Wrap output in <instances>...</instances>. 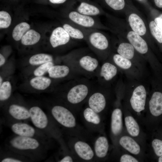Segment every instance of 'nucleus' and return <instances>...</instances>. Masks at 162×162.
<instances>
[{
	"instance_id": "nucleus-1",
	"label": "nucleus",
	"mask_w": 162,
	"mask_h": 162,
	"mask_svg": "<svg viewBox=\"0 0 162 162\" xmlns=\"http://www.w3.org/2000/svg\"><path fill=\"white\" fill-rule=\"evenodd\" d=\"M6 146L7 150L25 156L32 161L44 159L50 145L35 138L16 135L8 140Z\"/></svg>"
},
{
	"instance_id": "nucleus-2",
	"label": "nucleus",
	"mask_w": 162,
	"mask_h": 162,
	"mask_svg": "<svg viewBox=\"0 0 162 162\" xmlns=\"http://www.w3.org/2000/svg\"><path fill=\"white\" fill-rule=\"evenodd\" d=\"M29 110L30 120L35 128L50 138L57 140L62 147L64 146L61 131L50 115H47L38 106L29 107Z\"/></svg>"
},
{
	"instance_id": "nucleus-3",
	"label": "nucleus",
	"mask_w": 162,
	"mask_h": 162,
	"mask_svg": "<svg viewBox=\"0 0 162 162\" xmlns=\"http://www.w3.org/2000/svg\"><path fill=\"white\" fill-rule=\"evenodd\" d=\"M99 59L83 50H76L70 55L69 65L77 74L89 77L97 76L100 66Z\"/></svg>"
},
{
	"instance_id": "nucleus-4",
	"label": "nucleus",
	"mask_w": 162,
	"mask_h": 162,
	"mask_svg": "<svg viewBox=\"0 0 162 162\" xmlns=\"http://www.w3.org/2000/svg\"><path fill=\"white\" fill-rule=\"evenodd\" d=\"M162 124V92L154 91L148 98L143 127L150 133Z\"/></svg>"
},
{
	"instance_id": "nucleus-5",
	"label": "nucleus",
	"mask_w": 162,
	"mask_h": 162,
	"mask_svg": "<svg viewBox=\"0 0 162 162\" xmlns=\"http://www.w3.org/2000/svg\"><path fill=\"white\" fill-rule=\"evenodd\" d=\"M148 98L145 86L141 84L138 85L126 97V105L124 107L136 119L142 127Z\"/></svg>"
},
{
	"instance_id": "nucleus-6",
	"label": "nucleus",
	"mask_w": 162,
	"mask_h": 162,
	"mask_svg": "<svg viewBox=\"0 0 162 162\" xmlns=\"http://www.w3.org/2000/svg\"><path fill=\"white\" fill-rule=\"evenodd\" d=\"M50 113L58 127H61L68 133L71 134L80 128L73 111L66 104H53L50 108Z\"/></svg>"
},
{
	"instance_id": "nucleus-7",
	"label": "nucleus",
	"mask_w": 162,
	"mask_h": 162,
	"mask_svg": "<svg viewBox=\"0 0 162 162\" xmlns=\"http://www.w3.org/2000/svg\"><path fill=\"white\" fill-rule=\"evenodd\" d=\"M93 88L87 81H74L64 95L65 104L73 110L77 108L86 101Z\"/></svg>"
},
{
	"instance_id": "nucleus-8",
	"label": "nucleus",
	"mask_w": 162,
	"mask_h": 162,
	"mask_svg": "<svg viewBox=\"0 0 162 162\" xmlns=\"http://www.w3.org/2000/svg\"><path fill=\"white\" fill-rule=\"evenodd\" d=\"M100 30L87 28L85 41L98 59L104 60L110 54V44L106 35Z\"/></svg>"
},
{
	"instance_id": "nucleus-9",
	"label": "nucleus",
	"mask_w": 162,
	"mask_h": 162,
	"mask_svg": "<svg viewBox=\"0 0 162 162\" xmlns=\"http://www.w3.org/2000/svg\"><path fill=\"white\" fill-rule=\"evenodd\" d=\"M6 122L15 135L35 138L50 146L51 138L27 123L21 122Z\"/></svg>"
},
{
	"instance_id": "nucleus-10",
	"label": "nucleus",
	"mask_w": 162,
	"mask_h": 162,
	"mask_svg": "<svg viewBox=\"0 0 162 162\" xmlns=\"http://www.w3.org/2000/svg\"><path fill=\"white\" fill-rule=\"evenodd\" d=\"M125 131L130 136L138 141L146 149V134L140 123L126 109L123 110Z\"/></svg>"
},
{
	"instance_id": "nucleus-11",
	"label": "nucleus",
	"mask_w": 162,
	"mask_h": 162,
	"mask_svg": "<svg viewBox=\"0 0 162 162\" xmlns=\"http://www.w3.org/2000/svg\"><path fill=\"white\" fill-rule=\"evenodd\" d=\"M70 22L82 27L99 30H110L104 25L97 16H90L70 10L68 14Z\"/></svg>"
},
{
	"instance_id": "nucleus-12",
	"label": "nucleus",
	"mask_w": 162,
	"mask_h": 162,
	"mask_svg": "<svg viewBox=\"0 0 162 162\" xmlns=\"http://www.w3.org/2000/svg\"><path fill=\"white\" fill-rule=\"evenodd\" d=\"M125 130L118 138L116 146L142 161L146 150L136 140L129 135Z\"/></svg>"
},
{
	"instance_id": "nucleus-13",
	"label": "nucleus",
	"mask_w": 162,
	"mask_h": 162,
	"mask_svg": "<svg viewBox=\"0 0 162 162\" xmlns=\"http://www.w3.org/2000/svg\"><path fill=\"white\" fill-rule=\"evenodd\" d=\"M4 114L6 122H25L30 120L29 108L19 103L8 104L5 107Z\"/></svg>"
},
{
	"instance_id": "nucleus-14",
	"label": "nucleus",
	"mask_w": 162,
	"mask_h": 162,
	"mask_svg": "<svg viewBox=\"0 0 162 162\" xmlns=\"http://www.w3.org/2000/svg\"><path fill=\"white\" fill-rule=\"evenodd\" d=\"M86 101L87 106L102 117L107 110L109 105L107 95L98 89L93 88Z\"/></svg>"
},
{
	"instance_id": "nucleus-15",
	"label": "nucleus",
	"mask_w": 162,
	"mask_h": 162,
	"mask_svg": "<svg viewBox=\"0 0 162 162\" xmlns=\"http://www.w3.org/2000/svg\"><path fill=\"white\" fill-rule=\"evenodd\" d=\"M128 21L130 28L145 40L149 39V33L146 24L139 14L131 10L128 12Z\"/></svg>"
},
{
	"instance_id": "nucleus-16",
	"label": "nucleus",
	"mask_w": 162,
	"mask_h": 162,
	"mask_svg": "<svg viewBox=\"0 0 162 162\" xmlns=\"http://www.w3.org/2000/svg\"><path fill=\"white\" fill-rule=\"evenodd\" d=\"M83 120L88 128L92 130L102 132L103 123L102 117L87 106L82 111Z\"/></svg>"
},
{
	"instance_id": "nucleus-17",
	"label": "nucleus",
	"mask_w": 162,
	"mask_h": 162,
	"mask_svg": "<svg viewBox=\"0 0 162 162\" xmlns=\"http://www.w3.org/2000/svg\"><path fill=\"white\" fill-rule=\"evenodd\" d=\"M123 111L120 108L116 107L113 110L111 114L110 131L115 145L118 138L124 130L123 126Z\"/></svg>"
},
{
	"instance_id": "nucleus-18",
	"label": "nucleus",
	"mask_w": 162,
	"mask_h": 162,
	"mask_svg": "<svg viewBox=\"0 0 162 162\" xmlns=\"http://www.w3.org/2000/svg\"><path fill=\"white\" fill-rule=\"evenodd\" d=\"M127 30L124 31L126 32L124 34L125 37L136 51L144 56H147L148 54L149 47L146 40L130 28V30Z\"/></svg>"
},
{
	"instance_id": "nucleus-19",
	"label": "nucleus",
	"mask_w": 162,
	"mask_h": 162,
	"mask_svg": "<svg viewBox=\"0 0 162 162\" xmlns=\"http://www.w3.org/2000/svg\"><path fill=\"white\" fill-rule=\"evenodd\" d=\"M72 146L76 155L82 160L91 161L95 158L94 149L86 142L77 140L74 142Z\"/></svg>"
},
{
	"instance_id": "nucleus-20",
	"label": "nucleus",
	"mask_w": 162,
	"mask_h": 162,
	"mask_svg": "<svg viewBox=\"0 0 162 162\" xmlns=\"http://www.w3.org/2000/svg\"><path fill=\"white\" fill-rule=\"evenodd\" d=\"M72 39H73L63 27L59 26L52 31L50 38V42L52 46L56 48L69 44Z\"/></svg>"
},
{
	"instance_id": "nucleus-21",
	"label": "nucleus",
	"mask_w": 162,
	"mask_h": 162,
	"mask_svg": "<svg viewBox=\"0 0 162 162\" xmlns=\"http://www.w3.org/2000/svg\"><path fill=\"white\" fill-rule=\"evenodd\" d=\"M117 73V66L112 62H106L100 66L97 76L100 82H109L115 77Z\"/></svg>"
},
{
	"instance_id": "nucleus-22",
	"label": "nucleus",
	"mask_w": 162,
	"mask_h": 162,
	"mask_svg": "<svg viewBox=\"0 0 162 162\" xmlns=\"http://www.w3.org/2000/svg\"><path fill=\"white\" fill-rule=\"evenodd\" d=\"M50 78L53 79L65 78L73 74H77L69 65L54 64L47 73Z\"/></svg>"
},
{
	"instance_id": "nucleus-23",
	"label": "nucleus",
	"mask_w": 162,
	"mask_h": 162,
	"mask_svg": "<svg viewBox=\"0 0 162 162\" xmlns=\"http://www.w3.org/2000/svg\"><path fill=\"white\" fill-rule=\"evenodd\" d=\"M150 133L152 134L150 142L151 150L153 157L156 159L162 155V124Z\"/></svg>"
},
{
	"instance_id": "nucleus-24",
	"label": "nucleus",
	"mask_w": 162,
	"mask_h": 162,
	"mask_svg": "<svg viewBox=\"0 0 162 162\" xmlns=\"http://www.w3.org/2000/svg\"><path fill=\"white\" fill-rule=\"evenodd\" d=\"M109 143L107 137L100 135L96 139L94 144V150L95 158L102 160L108 155L109 150Z\"/></svg>"
},
{
	"instance_id": "nucleus-25",
	"label": "nucleus",
	"mask_w": 162,
	"mask_h": 162,
	"mask_svg": "<svg viewBox=\"0 0 162 162\" xmlns=\"http://www.w3.org/2000/svg\"><path fill=\"white\" fill-rule=\"evenodd\" d=\"M62 27L73 40H86L87 28L82 27L70 22L64 24Z\"/></svg>"
},
{
	"instance_id": "nucleus-26",
	"label": "nucleus",
	"mask_w": 162,
	"mask_h": 162,
	"mask_svg": "<svg viewBox=\"0 0 162 162\" xmlns=\"http://www.w3.org/2000/svg\"><path fill=\"white\" fill-rule=\"evenodd\" d=\"M73 10L80 14L98 17L106 14L95 5L84 2L80 3L77 7Z\"/></svg>"
},
{
	"instance_id": "nucleus-27",
	"label": "nucleus",
	"mask_w": 162,
	"mask_h": 162,
	"mask_svg": "<svg viewBox=\"0 0 162 162\" xmlns=\"http://www.w3.org/2000/svg\"><path fill=\"white\" fill-rule=\"evenodd\" d=\"M50 78L43 76H35L29 81L31 86L34 89L38 91H44L49 88L52 83Z\"/></svg>"
},
{
	"instance_id": "nucleus-28",
	"label": "nucleus",
	"mask_w": 162,
	"mask_h": 162,
	"mask_svg": "<svg viewBox=\"0 0 162 162\" xmlns=\"http://www.w3.org/2000/svg\"><path fill=\"white\" fill-rule=\"evenodd\" d=\"M117 53L131 61L135 56L136 51L129 42L119 43L116 48Z\"/></svg>"
},
{
	"instance_id": "nucleus-29",
	"label": "nucleus",
	"mask_w": 162,
	"mask_h": 162,
	"mask_svg": "<svg viewBox=\"0 0 162 162\" xmlns=\"http://www.w3.org/2000/svg\"><path fill=\"white\" fill-rule=\"evenodd\" d=\"M31 161H32L28 158L8 150L2 153L0 156L1 162H23Z\"/></svg>"
},
{
	"instance_id": "nucleus-30",
	"label": "nucleus",
	"mask_w": 162,
	"mask_h": 162,
	"mask_svg": "<svg viewBox=\"0 0 162 162\" xmlns=\"http://www.w3.org/2000/svg\"><path fill=\"white\" fill-rule=\"evenodd\" d=\"M40 38V34L33 29H29L23 36L21 43L25 46H30L37 43Z\"/></svg>"
},
{
	"instance_id": "nucleus-31",
	"label": "nucleus",
	"mask_w": 162,
	"mask_h": 162,
	"mask_svg": "<svg viewBox=\"0 0 162 162\" xmlns=\"http://www.w3.org/2000/svg\"><path fill=\"white\" fill-rule=\"evenodd\" d=\"M52 56L48 54L41 53L34 55L29 59L28 63L32 66H39L45 63L53 62Z\"/></svg>"
},
{
	"instance_id": "nucleus-32",
	"label": "nucleus",
	"mask_w": 162,
	"mask_h": 162,
	"mask_svg": "<svg viewBox=\"0 0 162 162\" xmlns=\"http://www.w3.org/2000/svg\"><path fill=\"white\" fill-rule=\"evenodd\" d=\"M111 57L112 62L121 69L128 70L132 66V63L130 60L117 53L113 54Z\"/></svg>"
},
{
	"instance_id": "nucleus-33",
	"label": "nucleus",
	"mask_w": 162,
	"mask_h": 162,
	"mask_svg": "<svg viewBox=\"0 0 162 162\" xmlns=\"http://www.w3.org/2000/svg\"><path fill=\"white\" fill-rule=\"evenodd\" d=\"M30 28V25L26 22H22L18 24L13 30L12 33L13 38L16 41L21 40Z\"/></svg>"
},
{
	"instance_id": "nucleus-34",
	"label": "nucleus",
	"mask_w": 162,
	"mask_h": 162,
	"mask_svg": "<svg viewBox=\"0 0 162 162\" xmlns=\"http://www.w3.org/2000/svg\"><path fill=\"white\" fill-rule=\"evenodd\" d=\"M12 92L11 82L9 81L3 82L0 86V101L2 104L8 100L10 98Z\"/></svg>"
},
{
	"instance_id": "nucleus-35",
	"label": "nucleus",
	"mask_w": 162,
	"mask_h": 162,
	"mask_svg": "<svg viewBox=\"0 0 162 162\" xmlns=\"http://www.w3.org/2000/svg\"><path fill=\"white\" fill-rule=\"evenodd\" d=\"M149 30L153 37L160 44H162V33L154 20H151L149 23Z\"/></svg>"
},
{
	"instance_id": "nucleus-36",
	"label": "nucleus",
	"mask_w": 162,
	"mask_h": 162,
	"mask_svg": "<svg viewBox=\"0 0 162 162\" xmlns=\"http://www.w3.org/2000/svg\"><path fill=\"white\" fill-rule=\"evenodd\" d=\"M106 4L116 11H122L127 5L125 0H104Z\"/></svg>"
},
{
	"instance_id": "nucleus-37",
	"label": "nucleus",
	"mask_w": 162,
	"mask_h": 162,
	"mask_svg": "<svg viewBox=\"0 0 162 162\" xmlns=\"http://www.w3.org/2000/svg\"><path fill=\"white\" fill-rule=\"evenodd\" d=\"M55 64L53 62H50L41 64L37 67L34 71L35 76H43L48 71L50 68Z\"/></svg>"
},
{
	"instance_id": "nucleus-38",
	"label": "nucleus",
	"mask_w": 162,
	"mask_h": 162,
	"mask_svg": "<svg viewBox=\"0 0 162 162\" xmlns=\"http://www.w3.org/2000/svg\"><path fill=\"white\" fill-rule=\"evenodd\" d=\"M11 18L10 14L5 11H0V28H6L10 25Z\"/></svg>"
},
{
	"instance_id": "nucleus-39",
	"label": "nucleus",
	"mask_w": 162,
	"mask_h": 162,
	"mask_svg": "<svg viewBox=\"0 0 162 162\" xmlns=\"http://www.w3.org/2000/svg\"><path fill=\"white\" fill-rule=\"evenodd\" d=\"M117 160L120 162H139L141 161L139 158L127 152L119 155Z\"/></svg>"
},
{
	"instance_id": "nucleus-40",
	"label": "nucleus",
	"mask_w": 162,
	"mask_h": 162,
	"mask_svg": "<svg viewBox=\"0 0 162 162\" xmlns=\"http://www.w3.org/2000/svg\"><path fill=\"white\" fill-rule=\"evenodd\" d=\"M74 159L72 156L70 155L66 154L58 160L59 162H72L74 161Z\"/></svg>"
},
{
	"instance_id": "nucleus-41",
	"label": "nucleus",
	"mask_w": 162,
	"mask_h": 162,
	"mask_svg": "<svg viewBox=\"0 0 162 162\" xmlns=\"http://www.w3.org/2000/svg\"><path fill=\"white\" fill-rule=\"evenodd\" d=\"M158 26L160 28L162 33V19L158 17L155 18L154 20Z\"/></svg>"
},
{
	"instance_id": "nucleus-42",
	"label": "nucleus",
	"mask_w": 162,
	"mask_h": 162,
	"mask_svg": "<svg viewBox=\"0 0 162 162\" xmlns=\"http://www.w3.org/2000/svg\"><path fill=\"white\" fill-rule=\"evenodd\" d=\"M5 59L4 56L1 53L0 54V66H2L5 62Z\"/></svg>"
},
{
	"instance_id": "nucleus-43",
	"label": "nucleus",
	"mask_w": 162,
	"mask_h": 162,
	"mask_svg": "<svg viewBox=\"0 0 162 162\" xmlns=\"http://www.w3.org/2000/svg\"><path fill=\"white\" fill-rule=\"evenodd\" d=\"M155 5L158 7L162 8V0H154Z\"/></svg>"
},
{
	"instance_id": "nucleus-44",
	"label": "nucleus",
	"mask_w": 162,
	"mask_h": 162,
	"mask_svg": "<svg viewBox=\"0 0 162 162\" xmlns=\"http://www.w3.org/2000/svg\"><path fill=\"white\" fill-rule=\"evenodd\" d=\"M52 3L55 4H60L64 3L67 0H49Z\"/></svg>"
},
{
	"instance_id": "nucleus-45",
	"label": "nucleus",
	"mask_w": 162,
	"mask_h": 162,
	"mask_svg": "<svg viewBox=\"0 0 162 162\" xmlns=\"http://www.w3.org/2000/svg\"><path fill=\"white\" fill-rule=\"evenodd\" d=\"M141 2V3L144 4L146 5H147V6H148V4L147 2V0H137Z\"/></svg>"
},
{
	"instance_id": "nucleus-46",
	"label": "nucleus",
	"mask_w": 162,
	"mask_h": 162,
	"mask_svg": "<svg viewBox=\"0 0 162 162\" xmlns=\"http://www.w3.org/2000/svg\"><path fill=\"white\" fill-rule=\"evenodd\" d=\"M156 160L158 162H162V155L158 157L156 159Z\"/></svg>"
},
{
	"instance_id": "nucleus-47",
	"label": "nucleus",
	"mask_w": 162,
	"mask_h": 162,
	"mask_svg": "<svg viewBox=\"0 0 162 162\" xmlns=\"http://www.w3.org/2000/svg\"><path fill=\"white\" fill-rule=\"evenodd\" d=\"M4 81L3 80V78L2 77L0 76V86L1 85Z\"/></svg>"
}]
</instances>
